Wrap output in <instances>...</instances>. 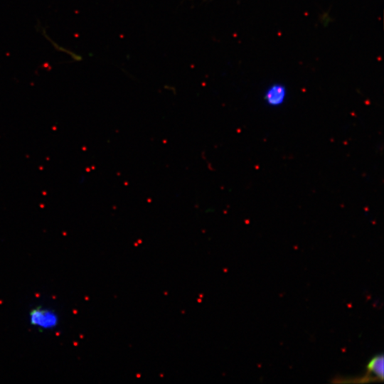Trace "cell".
<instances>
[{
  "label": "cell",
  "mask_w": 384,
  "mask_h": 384,
  "mask_svg": "<svg viewBox=\"0 0 384 384\" xmlns=\"http://www.w3.org/2000/svg\"><path fill=\"white\" fill-rule=\"evenodd\" d=\"M287 97V89L281 84H274L269 87L265 92L264 100L271 107L282 105Z\"/></svg>",
  "instance_id": "7a4b0ae2"
},
{
  "label": "cell",
  "mask_w": 384,
  "mask_h": 384,
  "mask_svg": "<svg viewBox=\"0 0 384 384\" xmlns=\"http://www.w3.org/2000/svg\"><path fill=\"white\" fill-rule=\"evenodd\" d=\"M368 373H373L375 378L383 380L384 377V358L383 355L375 356L367 365Z\"/></svg>",
  "instance_id": "3957f363"
},
{
  "label": "cell",
  "mask_w": 384,
  "mask_h": 384,
  "mask_svg": "<svg viewBox=\"0 0 384 384\" xmlns=\"http://www.w3.org/2000/svg\"><path fill=\"white\" fill-rule=\"evenodd\" d=\"M29 321L31 326L43 330H51L58 324V316L51 309L38 306L31 310Z\"/></svg>",
  "instance_id": "6da1fadb"
}]
</instances>
